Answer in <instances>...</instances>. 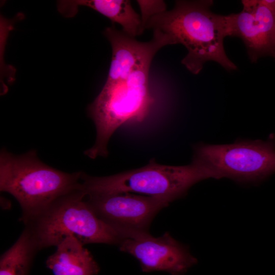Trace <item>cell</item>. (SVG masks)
Masks as SVG:
<instances>
[{
  "label": "cell",
  "instance_id": "6da1fadb",
  "mask_svg": "<svg viewBox=\"0 0 275 275\" xmlns=\"http://www.w3.org/2000/svg\"><path fill=\"white\" fill-rule=\"evenodd\" d=\"M212 5L211 0L176 1L172 9L153 16L145 26L166 34L172 44L183 45L188 52L181 63L194 74L210 61L228 71L237 69L224 49L225 15L214 13Z\"/></svg>",
  "mask_w": 275,
  "mask_h": 275
},
{
  "label": "cell",
  "instance_id": "7a4b0ae2",
  "mask_svg": "<svg viewBox=\"0 0 275 275\" xmlns=\"http://www.w3.org/2000/svg\"><path fill=\"white\" fill-rule=\"evenodd\" d=\"M81 172L67 173L42 162L34 150L14 155L2 150L0 190L19 202L26 224L60 198L81 190Z\"/></svg>",
  "mask_w": 275,
  "mask_h": 275
},
{
  "label": "cell",
  "instance_id": "3957f363",
  "mask_svg": "<svg viewBox=\"0 0 275 275\" xmlns=\"http://www.w3.org/2000/svg\"><path fill=\"white\" fill-rule=\"evenodd\" d=\"M153 57L141 62L126 80L104 85L89 105V114L96 126V139L93 146L85 151L86 155L92 159L106 156L108 142L118 128L129 121L142 122L147 116L154 102L149 84Z\"/></svg>",
  "mask_w": 275,
  "mask_h": 275
},
{
  "label": "cell",
  "instance_id": "277c9868",
  "mask_svg": "<svg viewBox=\"0 0 275 275\" xmlns=\"http://www.w3.org/2000/svg\"><path fill=\"white\" fill-rule=\"evenodd\" d=\"M208 178L216 179L214 173L195 157L189 164L180 166L159 164L152 159L142 168L108 176L93 177L82 172L81 190L86 195L133 192L174 200Z\"/></svg>",
  "mask_w": 275,
  "mask_h": 275
},
{
  "label": "cell",
  "instance_id": "5b68a950",
  "mask_svg": "<svg viewBox=\"0 0 275 275\" xmlns=\"http://www.w3.org/2000/svg\"><path fill=\"white\" fill-rule=\"evenodd\" d=\"M26 225L38 250L57 246L68 236L84 244H119L122 240L114 227L97 215L81 190L60 198Z\"/></svg>",
  "mask_w": 275,
  "mask_h": 275
},
{
  "label": "cell",
  "instance_id": "8992f818",
  "mask_svg": "<svg viewBox=\"0 0 275 275\" xmlns=\"http://www.w3.org/2000/svg\"><path fill=\"white\" fill-rule=\"evenodd\" d=\"M194 157L209 167L216 179L260 182L275 172V135L267 140L236 141L233 144L195 146Z\"/></svg>",
  "mask_w": 275,
  "mask_h": 275
},
{
  "label": "cell",
  "instance_id": "52a82bcc",
  "mask_svg": "<svg viewBox=\"0 0 275 275\" xmlns=\"http://www.w3.org/2000/svg\"><path fill=\"white\" fill-rule=\"evenodd\" d=\"M122 236L120 250L138 259L144 272L163 271L182 275L197 262L188 249L168 232L155 237L148 231L126 230Z\"/></svg>",
  "mask_w": 275,
  "mask_h": 275
},
{
  "label": "cell",
  "instance_id": "ba28073f",
  "mask_svg": "<svg viewBox=\"0 0 275 275\" xmlns=\"http://www.w3.org/2000/svg\"><path fill=\"white\" fill-rule=\"evenodd\" d=\"M86 198L97 215L119 233L126 230L148 231L156 214L174 201L167 196L129 193L86 195Z\"/></svg>",
  "mask_w": 275,
  "mask_h": 275
},
{
  "label": "cell",
  "instance_id": "9c48e42d",
  "mask_svg": "<svg viewBox=\"0 0 275 275\" xmlns=\"http://www.w3.org/2000/svg\"><path fill=\"white\" fill-rule=\"evenodd\" d=\"M238 13L225 15L227 36L243 41L252 62L275 57V0L242 1Z\"/></svg>",
  "mask_w": 275,
  "mask_h": 275
},
{
  "label": "cell",
  "instance_id": "30bf717a",
  "mask_svg": "<svg viewBox=\"0 0 275 275\" xmlns=\"http://www.w3.org/2000/svg\"><path fill=\"white\" fill-rule=\"evenodd\" d=\"M153 31V38L143 42L114 26L106 28L104 34L111 44L112 57L105 86L126 80L144 60L154 57L162 47L172 44L166 35L158 30Z\"/></svg>",
  "mask_w": 275,
  "mask_h": 275
},
{
  "label": "cell",
  "instance_id": "8fae6325",
  "mask_svg": "<svg viewBox=\"0 0 275 275\" xmlns=\"http://www.w3.org/2000/svg\"><path fill=\"white\" fill-rule=\"evenodd\" d=\"M79 6L90 8L122 27L123 31L134 37L140 35L141 17L128 0H74L58 2L59 11L67 17L76 15Z\"/></svg>",
  "mask_w": 275,
  "mask_h": 275
},
{
  "label": "cell",
  "instance_id": "7c38bea8",
  "mask_svg": "<svg viewBox=\"0 0 275 275\" xmlns=\"http://www.w3.org/2000/svg\"><path fill=\"white\" fill-rule=\"evenodd\" d=\"M74 236H68L56 246L46 266L54 275H96L99 268L91 253Z\"/></svg>",
  "mask_w": 275,
  "mask_h": 275
},
{
  "label": "cell",
  "instance_id": "4fadbf2b",
  "mask_svg": "<svg viewBox=\"0 0 275 275\" xmlns=\"http://www.w3.org/2000/svg\"><path fill=\"white\" fill-rule=\"evenodd\" d=\"M38 250L33 234L27 227L16 242L1 256L0 275H26Z\"/></svg>",
  "mask_w": 275,
  "mask_h": 275
},
{
  "label": "cell",
  "instance_id": "5bb4252c",
  "mask_svg": "<svg viewBox=\"0 0 275 275\" xmlns=\"http://www.w3.org/2000/svg\"><path fill=\"white\" fill-rule=\"evenodd\" d=\"M141 12V27L140 35L145 30V26L149 20L153 16L167 11L166 5L161 0H138Z\"/></svg>",
  "mask_w": 275,
  "mask_h": 275
}]
</instances>
